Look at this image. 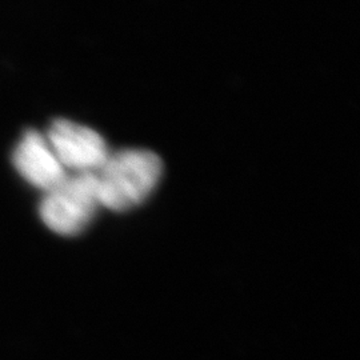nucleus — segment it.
<instances>
[{"label":"nucleus","instance_id":"2","mask_svg":"<svg viewBox=\"0 0 360 360\" xmlns=\"http://www.w3.org/2000/svg\"><path fill=\"white\" fill-rule=\"evenodd\" d=\"M99 206L95 174H77L46 193L40 203V218L51 231L77 235L90 224Z\"/></svg>","mask_w":360,"mask_h":360},{"label":"nucleus","instance_id":"3","mask_svg":"<svg viewBox=\"0 0 360 360\" xmlns=\"http://www.w3.org/2000/svg\"><path fill=\"white\" fill-rule=\"evenodd\" d=\"M46 139L63 167L77 174H95L110 156L107 143L95 129L67 119L55 120Z\"/></svg>","mask_w":360,"mask_h":360},{"label":"nucleus","instance_id":"4","mask_svg":"<svg viewBox=\"0 0 360 360\" xmlns=\"http://www.w3.org/2000/svg\"><path fill=\"white\" fill-rule=\"evenodd\" d=\"M13 165L30 184L46 193L67 178L65 168L52 151L50 143L35 129L27 131L15 148Z\"/></svg>","mask_w":360,"mask_h":360},{"label":"nucleus","instance_id":"1","mask_svg":"<svg viewBox=\"0 0 360 360\" xmlns=\"http://www.w3.org/2000/svg\"><path fill=\"white\" fill-rule=\"evenodd\" d=\"M163 163L148 150L129 148L110 154L95 172L101 206L123 212L143 203L158 186Z\"/></svg>","mask_w":360,"mask_h":360}]
</instances>
